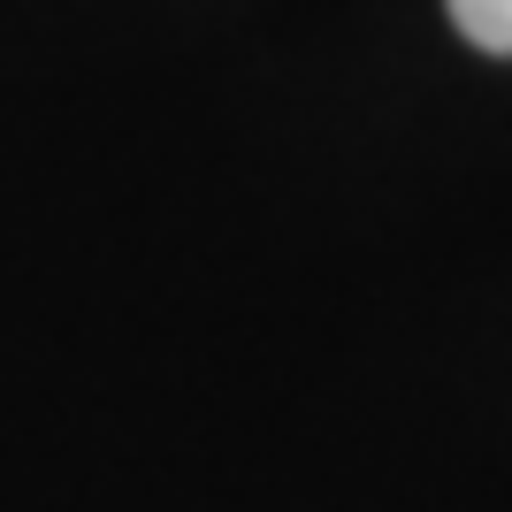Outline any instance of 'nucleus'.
Segmentation results:
<instances>
[{"mask_svg": "<svg viewBox=\"0 0 512 512\" xmlns=\"http://www.w3.org/2000/svg\"><path fill=\"white\" fill-rule=\"evenodd\" d=\"M459 39L482 46V54H512V0H444Z\"/></svg>", "mask_w": 512, "mask_h": 512, "instance_id": "f257e3e1", "label": "nucleus"}]
</instances>
